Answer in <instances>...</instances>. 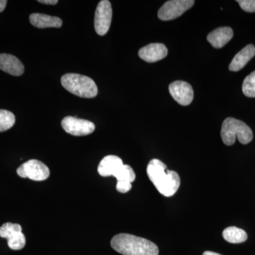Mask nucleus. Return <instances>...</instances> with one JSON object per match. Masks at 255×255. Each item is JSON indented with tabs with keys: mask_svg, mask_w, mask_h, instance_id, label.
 Segmentation results:
<instances>
[{
	"mask_svg": "<svg viewBox=\"0 0 255 255\" xmlns=\"http://www.w3.org/2000/svg\"><path fill=\"white\" fill-rule=\"evenodd\" d=\"M123 166V161L118 156L107 155L99 164L98 172L102 177L114 176L117 177Z\"/></svg>",
	"mask_w": 255,
	"mask_h": 255,
	"instance_id": "obj_12",
	"label": "nucleus"
},
{
	"mask_svg": "<svg viewBox=\"0 0 255 255\" xmlns=\"http://www.w3.org/2000/svg\"><path fill=\"white\" fill-rule=\"evenodd\" d=\"M167 166L158 159L150 161L147 167L149 179L156 189L164 196H173L180 186V177L177 172L166 170Z\"/></svg>",
	"mask_w": 255,
	"mask_h": 255,
	"instance_id": "obj_1",
	"label": "nucleus"
},
{
	"mask_svg": "<svg viewBox=\"0 0 255 255\" xmlns=\"http://www.w3.org/2000/svg\"><path fill=\"white\" fill-rule=\"evenodd\" d=\"M39 3L45 4L55 5L58 2V0H40L38 1Z\"/></svg>",
	"mask_w": 255,
	"mask_h": 255,
	"instance_id": "obj_22",
	"label": "nucleus"
},
{
	"mask_svg": "<svg viewBox=\"0 0 255 255\" xmlns=\"http://www.w3.org/2000/svg\"><path fill=\"white\" fill-rule=\"evenodd\" d=\"M243 94L248 97H255V71L247 76L243 84Z\"/></svg>",
	"mask_w": 255,
	"mask_h": 255,
	"instance_id": "obj_20",
	"label": "nucleus"
},
{
	"mask_svg": "<svg viewBox=\"0 0 255 255\" xmlns=\"http://www.w3.org/2000/svg\"><path fill=\"white\" fill-rule=\"evenodd\" d=\"M116 178L117 179V191L124 194L131 189V183L135 181V174L130 166L124 164L122 170Z\"/></svg>",
	"mask_w": 255,
	"mask_h": 255,
	"instance_id": "obj_17",
	"label": "nucleus"
},
{
	"mask_svg": "<svg viewBox=\"0 0 255 255\" xmlns=\"http://www.w3.org/2000/svg\"><path fill=\"white\" fill-rule=\"evenodd\" d=\"M203 255H220L219 253H214V252L211 251H206L204 252V254Z\"/></svg>",
	"mask_w": 255,
	"mask_h": 255,
	"instance_id": "obj_24",
	"label": "nucleus"
},
{
	"mask_svg": "<svg viewBox=\"0 0 255 255\" xmlns=\"http://www.w3.org/2000/svg\"><path fill=\"white\" fill-rule=\"evenodd\" d=\"M18 175L33 181H43L50 176V170L46 164L38 159H31L21 164L16 170Z\"/></svg>",
	"mask_w": 255,
	"mask_h": 255,
	"instance_id": "obj_5",
	"label": "nucleus"
},
{
	"mask_svg": "<svg viewBox=\"0 0 255 255\" xmlns=\"http://www.w3.org/2000/svg\"><path fill=\"white\" fill-rule=\"evenodd\" d=\"M168 50L162 43H150L140 48L138 55L142 60L147 63H155L163 59L167 55Z\"/></svg>",
	"mask_w": 255,
	"mask_h": 255,
	"instance_id": "obj_11",
	"label": "nucleus"
},
{
	"mask_svg": "<svg viewBox=\"0 0 255 255\" xmlns=\"http://www.w3.org/2000/svg\"><path fill=\"white\" fill-rule=\"evenodd\" d=\"M21 231L22 228L19 224L4 223L0 228V237L7 239L10 249L19 251L26 245V238Z\"/></svg>",
	"mask_w": 255,
	"mask_h": 255,
	"instance_id": "obj_7",
	"label": "nucleus"
},
{
	"mask_svg": "<svg viewBox=\"0 0 255 255\" xmlns=\"http://www.w3.org/2000/svg\"><path fill=\"white\" fill-rule=\"evenodd\" d=\"M237 2L247 12H255V0H238Z\"/></svg>",
	"mask_w": 255,
	"mask_h": 255,
	"instance_id": "obj_21",
	"label": "nucleus"
},
{
	"mask_svg": "<svg viewBox=\"0 0 255 255\" xmlns=\"http://www.w3.org/2000/svg\"><path fill=\"white\" fill-rule=\"evenodd\" d=\"M233 31L231 27L225 26L216 28L207 36L208 41L215 48H221L232 39Z\"/></svg>",
	"mask_w": 255,
	"mask_h": 255,
	"instance_id": "obj_14",
	"label": "nucleus"
},
{
	"mask_svg": "<svg viewBox=\"0 0 255 255\" xmlns=\"http://www.w3.org/2000/svg\"><path fill=\"white\" fill-rule=\"evenodd\" d=\"M114 251L123 255H158L159 249L155 243L133 235L121 233L111 241Z\"/></svg>",
	"mask_w": 255,
	"mask_h": 255,
	"instance_id": "obj_2",
	"label": "nucleus"
},
{
	"mask_svg": "<svg viewBox=\"0 0 255 255\" xmlns=\"http://www.w3.org/2000/svg\"><path fill=\"white\" fill-rule=\"evenodd\" d=\"M255 55V46L250 44L243 48L233 58L229 65L231 71L238 72L242 70Z\"/></svg>",
	"mask_w": 255,
	"mask_h": 255,
	"instance_id": "obj_15",
	"label": "nucleus"
},
{
	"mask_svg": "<svg viewBox=\"0 0 255 255\" xmlns=\"http://www.w3.org/2000/svg\"><path fill=\"white\" fill-rule=\"evenodd\" d=\"M6 3H7V1L6 0H0V12L4 11L6 6Z\"/></svg>",
	"mask_w": 255,
	"mask_h": 255,
	"instance_id": "obj_23",
	"label": "nucleus"
},
{
	"mask_svg": "<svg viewBox=\"0 0 255 255\" xmlns=\"http://www.w3.org/2000/svg\"><path fill=\"white\" fill-rule=\"evenodd\" d=\"M223 237L226 241L233 244L243 243L248 239V234L241 228L231 226L226 228L223 232Z\"/></svg>",
	"mask_w": 255,
	"mask_h": 255,
	"instance_id": "obj_18",
	"label": "nucleus"
},
{
	"mask_svg": "<svg viewBox=\"0 0 255 255\" xmlns=\"http://www.w3.org/2000/svg\"><path fill=\"white\" fill-rule=\"evenodd\" d=\"M195 1L193 0H170L159 9L158 18L162 21H169L182 16L185 11L190 9Z\"/></svg>",
	"mask_w": 255,
	"mask_h": 255,
	"instance_id": "obj_6",
	"label": "nucleus"
},
{
	"mask_svg": "<svg viewBox=\"0 0 255 255\" xmlns=\"http://www.w3.org/2000/svg\"><path fill=\"white\" fill-rule=\"evenodd\" d=\"M29 21L33 26L39 28H60L63 25V21L58 16L39 13H33L30 15Z\"/></svg>",
	"mask_w": 255,
	"mask_h": 255,
	"instance_id": "obj_16",
	"label": "nucleus"
},
{
	"mask_svg": "<svg viewBox=\"0 0 255 255\" xmlns=\"http://www.w3.org/2000/svg\"><path fill=\"white\" fill-rule=\"evenodd\" d=\"M61 125L65 132L75 136L90 135L95 130V125L92 122L77 117H65Z\"/></svg>",
	"mask_w": 255,
	"mask_h": 255,
	"instance_id": "obj_9",
	"label": "nucleus"
},
{
	"mask_svg": "<svg viewBox=\"0 0 255 255\" xmlns=\"http://www.w3.org/2000/svg\"><path fill=\"white\" fill-rule=\"evenodd\" d=\"M221 135L224 144L228 146L235 143L236 137L243 145L249 143L253 138V132L251 128L242 121L231 117L225 119L223 122Z\"/></svg>",
	"mask_w": 255,
	"mask_h": 255,
	"instance_id": "obj_3",
	"label": "nucleus"
},
{
	"mask_svg": "<svg viewBox=\"0 0 255 255\" xmlns=\"http://www.w3.org/2000/svg\"><path fill=\"white\" fill-rule=\"evenodd\" d=\"M169 91L174 100L182 106L190 105L194 99V90L187 82L175 81L169 86Z\"/></svg>",
	"mask_w": 255,
	"mask_h": 255,
	"instance_id": "obj_10",
	"label": "nucleus"
},
{
	"mask_svg": "<svg viewBox=\"0 0 255 255\" xmlns=\"http://www.w3.org/2000/svg\"><path fill=\"white\" fill-rule=\"evenodd\" d=\"M61 84L70 93L82 98H94L98 94V88L95 81L80 74H65L61 78Z\"/></svg>",
	"mask_w": 255,
	"mask_h": 255,
	"instance_id": "obj_4",
	"label": "nucleus"
},
{
	"mask_svg": "<svg viewBox=\"0 0 255 255\" xmlns=\"http://www.w3.org/2000/svg\"><path fill=\"white\" fill-rule=\"evenodd\" d=\"M0 69L13 76H20L24 72L23 63L14 55L6 53L0 54Z\"/></svg>",
	"mask_w": 255,
	"mask_h": 255,
	"instance_id": "obj_13",
	"label": "nucleus"
},
{
	"mask_svg": "<svg viewBox=\"0 0 255 255\" xmlns=\"http://www.w3.org/2000/svg\"><path fill=\"white\" fill-rule=\"evenodd\" d=\"M15 122L14 114L9 111L0 110V132L9 130L14 125Z\"/></svg>",
	"mask_w": 255,
	"mask_h": 255,
	"instance_id": "obj_19",
	"label": "nucleus"
},
{
	"mask_svg": "<svg viewBox=\"0 0 255 255\" xmlns=\"http://www.w3.org/2000/svg\"><path fill=\"white\" fill-rule=\"evenodd\" d=\"M112 7L108 0L99 3L95 11V28L97 34L105 36L110 30L112 19Z\"/></svg>",
	"mask_w": 255,
	"mask_h": 255,
	"instance_id": "obj_8",
	"label": "nucleus"
}]
</instances>
